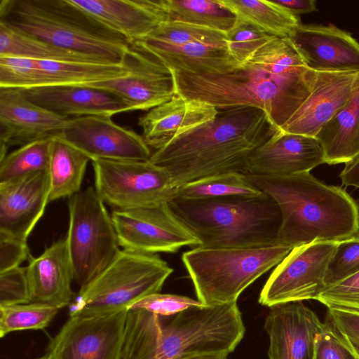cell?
<instances>
[{
    "label": "cell",
    "mask_w": 359,
    "mask_h": 359,
    "mask_svg": "<svg viewBox=\"0 0 359 359\" xmlns=\"http://www.w3.org/2000/svg\"><path fill=\"white\" fill-rule=\"evenodd\" d=\"M171 71L175 93L218 110L252 107L264 111L279 130L312 93L316 72L288 38L275 37L244 63L222 74Z\"/></svg>",
    "instance_id": "obj_1"
},
{
    "label": "cell",
    "mask_w": 359,
    "mask_h": 359,
    "mask_svg": "<svg viewBox=\"0 0 359 359\" xmlns=\"http://www.w3.org/2000/svg\"><path fill=\"white\" fill-rule=\"evenodd\" d=\"M278 131L259 108L221 109L214 119L155 151L149 161L165 169L176 187L222 173L246 175L255 151Z\"/></svg>",
    "instance_id": "obj_2"
},
{
    "label": "cell",
    "mask_w": 359,
    "mask_h": 359,
    "mask_svg": "<svg viewBox=\"0 0 359 359\" xmlns=\"http://www.w3.org/2000/svg\"><path fill=\"white\" fill-rule=\"evenodd\" d=\"M237 302L194 306L161 317L136 309L127 313L121 359H187L229 355L245 334Z\"/></svg>",
    "instance_id": "obj_3"
},
{
    "label": "cell",
    "mask_w": 359,
    "mask_h": 359,
    "mask_svg": "<svg viewBox=\"0 0 359 359\" xmlns=\"http://www.w3.org/2000/svg\"><path fill=\"white\" fill-rule=\"evenodd\" d=\"M245 175L279 208L278 245L292 249L315 241L339 242L359 233V205L340 187L310 172Z\"/></svg>",
    "instance_id": "obj_4"
},
{
    "label": "cell",
    "mask_w": 359,
    "mask_h": 359,
    "mask_svg": "<svg viewBox=\"0 0 359 359\" xmlns=\"http://www.w3.org/2000/svg\"><path fill=\"white\" fill-rule=\"evenodd\" d=\"M175 215L203 248H255L278 245L281 215L266 194L168 202Z\"/></svg>",
    "instance_id": "obj_5"
},
{
    "label": "cell",
    "mask_w": 359,
    "mask_h": 359,
    "mask_svg": "<svg viewBox=\"0 0 359 359\" xmlns=\"http://www.w3.org/2000/svg\"><path fill=\"white\" fill-rule=\"evenodd\" d=\"M0 21L55 46L122 63L130 44L67 0H1Z\"/></svg>",
    "instance_id": "obj_6"
},
{
    "label": "cell",
    "mask_w": 359,
    "mask_h": 359,
    "mask_svg": "<svg viewBox=\"0 0 359 359\" xmlns=\"http://www.w3.org/2000/svg\"><path fill=\"white\" fill-rule=\"evenodd\" d=\"M172 271L156 254L121 250L105 269L80 287L69 306V317L128 311L143 297L159 292Z\"/></svg>",
    "instance_id": "obj_7"
},
{
    "label": "cell",
    "mask_w": 359,
    "mask_h": 359,
    "mask_svg": "<svg viewBox=\"0 0 359 359\" xmlns=\"http://www.w3.org/2000/svg\"><path fill=\"white\" fill-rule=\"evenodd\" d=\"M292 248L275 245L255 248L196 247L182 255L197 299L204 305L237 302L254 281L277 266Z\"/></svg>",
    "instance_id": "obj_8"
},
{
    "label": "cell",
    "mask_w": 359,
    "mask_h": 359,
    "mask_svg": "<svg viewBox=\"0 0 359 359\" xmlns=\"http://www.w3.org/2000/svg\"><path fill=\"white\" fill-rule=\"evenodd\" d=\"M68 199L65 236L74 281L81 287L105 269L121 250L111 215L93 187Z\"/></svg>",
    "instance_id": "obj_9"
},
{
    "label": "cell",
    "mask_w": 359,
    "mask_h": 359,
    "mask_svg": "<svg viewBox=\"0 0 359 359\" xmlns=\"http://www.w3.org/2000/svg\"><path fill=\"white\" fill-rule=\"evenodd\" d=\"M95 189L114 210L168 202L177 187L168 172L149 161L94 160Z\"/></svg>",
    "instance_id": "obj_10"
},
{
    "label": "cell",
    "mask_w": 359,
    "mask_h": 359,
    "mask_svg": "<svg viewBox=\"0 0 359 359\" xmlns=\"http://www.w3.org/2000/svg\"><path fill=\"white\" fill-rule=\"evenodd\" d=\"M337 243L315 241L293 248L269 277L259 303L271 307L317 300L326 287V273Z\"/></svg>",
    "instance_id": "obj_11"
},
{
    "label": "cell",
    "mask_w": 359,
    "mask_h": 359,
    "mask_svg": "<svg viewBox=\"0 0 359 359\" xmlns=\"http://www.w3.org/2000/svg\"><path fill=\"white\" fill-rule=\"evenodd\" d=\"M123 250L156 254L175 252L182 247H198V240L175 215L168 202L111 213Z\"/></svg>",
    "instance_id": "obj_12"
},
{
    "label": "cell",
    "mask_w": 359,
    "mask_h": 359,
    "mask_svg": "<svg viewBox=\"0 0 359 359\" xmlns=\"http://www.w3.org/2000/svg\"><path fill=\"white\" fill-rule=\"evenodd\" d=\"M127 311L69 317L46 353L53 359H121Z\"/></svg>",
    "instance_id": "obj_13"
},
{
    "label": "cell",
    "mask_w": 359,
    "mask_h": 359,
    "mask_svg": "<svg viewBox=\"0 0 359 359\" xmlns=\"http://www.w3.org/2000/svg\"><path fill=\"white\" fill-rule=\"evenodd\" d=\"M122 62L128 69L125 76L85 86L114 94L128 111H149L176 95L171 71L138 44L129 46Z\"/></svg>",
    "instance_id": "obj_14"
},
{
    "label": "cell",
    "mask_w": 359,
    "mask_h": 359,
    "mask_svg": "<svg viewBox=\"0 0 359 359\" xmlns=\"http://www.w3.org/2000/svg\"><path fill=\"white\" fill-rule=\"evenodd\" d=\"M55 136L90 161H149L152 154L142 136L118 126L108 116L68 118Z\"/></svg>",
    "instance_id": "obj_15"
},
{
    "label": "cell",
    "mask_w": 359,
    "mask_h": 359,
    "mask_svg": "<svg viewBox=\"0 0 359 359\" xmlns=\"http://www.w3.org/2000/svg\"><path fill=\"white\" fill-rule=\"evenodd\" d=\"M306 65L323 72H358L359 43L329 24H299L287 37Z\"/></svg>",
    "instance_id": "obj_16"
},
{
    "label": "cell",
    "mask_w": 359,
    "mask_h": 359,
    "mask_svg": "<svg viewBox=\"0 0 359 359\" xmlns=\"http://www.w3.org/2000/svg\"><path fill=\"white\" fill-rule=\"evenodd\" d=\"M264 322L269 337V359H313L322 323L302 302L270 307Z\"/></svg>",
    "instance_id": "obj_17"
},
{
    "label": "cell",
    "mask_w": 359,
    "mask_h": 359,
    "mask_svg": "<svg viewBox=\"0 0 359 359\" xmlns=\"http://www.w3.org/2000/svg\"><path fill=\"white\" fill-rule=\"evenodd\" d=\"M130 45L140 42L166 20L162 0H67Z\"/></svg>",
    "instance_id": "obj_18"
},
{
    "label": "cell",
    "mask_w": 359,
    "mask_h": 359,
    "mask_svg": "<svg viewBox=\"0 0 359 359\" xmlns=\"http://www.w3.org/2000/svg\"><path fill=\"white\" fill-rule=\"evenodd\" d=\"M122 63L65 62L20 57L12 65L10 81L24 90L52 86H86L125 76Z\"/></svg>",
    "instance_id": "obj_19"
},
{
    "label": "cell",
    "mask_w": 359,
    "mask_h": 359,
    "mask_svg": "<svg viewBox=\"0 0 359 359\" xmlns=\"http://www.w3.org/2000/svg\"><path fill=\"white\" fill-rule=\"evenodd\" d=\"M67 119L32 102L20 89L0 88V160L9 147L55 136Z\"/></svg>",
    "instance_id": "obj_20"
},
{
    "label": "cell",
    "mask_w": 359,
    "mask_h": 359,
    "mask_svg": "<svg viewBox=\"0 0 359 359\" xmlns=\"http://www.w3.org/2000/svg\"><path fill=\"white\" fill-rule=\"evenodd\" d=\"M48 170L0 184V234L26 241L49 203Z\"/></svg>",
    "instance_id": "obj_21"
},
{
    "label": "cell",
    "mask_w": 359,
    "mask_h": 359,
    "mask_svg": "<svg viewBox=\"0 0 359 359\" xmlns=\"http://www.w3.org/2000/svg\"><path fill=\"white\" fill-rule=\"evenodd\" d=\"M358 81L359 72H316L312 93L279 130L315 137L348 101Z\"/></svg>",
    "instance_id": "obj_22"
},
{
    "label": "cell",
    "mask_w": 359,
    "mask_h": 359,
    "mask_svg": "<svg viewBox=\"0 0 359 359\" xmlns=\"http://www.w3.org/2000/svg\"><path fill=\"white\" fill-rule=\"evenodd\" d=\"M325 163L323 149L315 137L278 130L255 151L246 175H290L310 172Z\"/></svg>",
    "instance_id": "obj_23"
},
{
    "label": "cell",
    "mask_w": 359,
    "mask_h": 359,
    "mask_svg": "<svg viewBox=\"0 0 359 359\" xmlns=\"http://www.w3.org/2000/svg\"><path fill=\"white\" fill-rule=\"evenodd\" d=\"M218 111L211 104L176 94L140 116L137 123L145 143L156 151L182 134L214 119Z\"/></svg>",
    "instance_id": "obj_24"
},
{
    "label": "cell",
    "mask_w": 359,
    "mask_h": 359,
    "mask_svg": "<svg viewBox=\"0 0 359 359\" xmlns=\"http://www.w3.org/2000/svg\"><path fill=\"white\" fill-rule=\"evenodd\" d=\"M32 102L65 118L128 111L114 94L85 86H52L21 90Z\"/></svg>",
    "instance_id": "obj_25"
},
{
    "label": "cell",
    "mask_w": 359,
    "mask_h": 359,
    "mask_svg": "<svg viewBox=\"0 0 359 359\" xmlns=\"http://www.w3.org/2000/svg\"><path fill=\"white\" fill-rule=\"evenodd\" d=\"M26 272L32 302L60 309L73 301L74 273L66 236L53 243L39 257H32Z\"/></svg>",
    "instance_id": "obj_26"
},
{
    "label": "cell",
    "mask_w": 359,
    "mask_h": 359,
    "mask_svg": "<svg viewBox=\"0 0 359 359\" xmlns=\"http://www.w3.org/2000/svg\"><path fill=\"white\" fill-rule=\"evenodd\" d=\"M136 43L169 69L197 74H222L239 65L226 43L177 45L144 39Z\"/></svg>",
    "instance_id": "obj_27"
},
{
    "label": "cell",
    "mask_w": 359,
    "mask_h": 359,
    "mask_svg": "<svg viewBox=\"0 0 359 359\" xmlns=\"http://www.w3.org/2000/svg\"><path fill=\"white\" fill-rule=\"evenodd\" d=\"M330 165L359 156V81L348 101L316 135Z\"/></svg>",
    "instance_id": "obj_28"
},
{
    "label": "cell",
    "mask_w": 359,
    "mask_h": 359,
    "mask_svg": "<svg viewBox=\"0 0 359 359\" xmlns=\"http://www.w3.org/2000/svg\"><path fill=\"white\" fill-rule=\"evenodd\" d=\"M85 154L57 136L52 137L49 163V202L70 198L81 191L86 166Z\"/></svg>",
    "instance_id": "obj_29"
},
{
    "label": "cell",
    "mask_w": 359,
    "mask_h": 359,
    "mask_svg": "<svg viewBox=\"0 0 359 359\" xmlns=\"http://www.w3.org/2000/svg\"><path fill=\"white\" fill-rule=\"evenodd\" d=\"M0 57L65 62L111 63L26 34L0 21Z\"/></svg>",
    "instance_id": "obj_30"
},
{
    "label": "cell",
    "mask_w": 359,
    "mask_h": 359,
    "mask_svg": "<svg viewBox=\"0 0 359 359\" xmlns=\"http://www.w3.org/2000/svg\"><path fill=\"white\" fill-rule=\"evenodd\" d=\"M230 10L238 21L250 23L266 33L280 38H287L301 24L294 15L273 1L218 0Z\"/></svg>",
    "instance_id": "obj_31"
},
{
    "label": "cell",
    "mask_w": 359,
    "mask_h": 359,
    "mask_svg": "<svg viewBox=\"0 0 359 359\" xmlns=\"http://www.w3.org/2000/svg\"><path fill=\"white\" fill-rule=\"evenodd\" d=\"M165 21L189 23L227 32L236 16L218 0H162Z\"/></svg>",
    "instance_id": "obj_32"
},
{
    "label": "cell",
    "mask_w": 359,
    "mask_h": 359,
    "mask_svg": "<svg viewBox=\"0 0 359 359\" xmlns=\"http://www.w3.org/2000/svg\"><path fill=\"white\" fill-rule=\"evenodd\" d=\"M249 182L245 175L226 172L205 177L177 187L175 196L185 199L226 196L255 197L264 194Z\"/></svg>",
    "instance_id": "obj_33"
},
{
    "label": "cell",
    "mask_w": 359,
    "mask_h": 359,
    "mask_svg": "<svg viewBox=\"0 0 359 359\" xmlns=\"http://www.w3.org/2000/svg\"><path fill=\"white\" fill-rule=\"evenodd\" d=\"M52 137L20 146L0 160V184L48 170Z\"/></svg>",
    "instance_id": "obj_34"
},
{
    "label": "cell",
    "mask_w": 359,
    "mask_h": 359,
    "mask_svg": "<svg viewBox=\"0 0 359 359\" xmlns=\"http://www.w3.org/2000/svg\"><path fill=\"white\" fill-rule=\"evenodd\" d=\"M58 311L53 306L39 302L0 306V337L15 331L43 330Z\"/></svg>",
    "instance_id": "obj_35"
},
{
    "label": "cell",
    "mask_w": 359,
    "mask_h": 359,
    "mask_svg": "<svg viewBox=\"0 0 359 359\" xmlns=\"http://www.w3.org/2000/svg\"><path fill=\"white\" fill-rule=\"evenodd\" d=\"M145 39L177 45L190 43H226V33L189 23L165 21Z\"/></svg>",
    "instance_id": "obj_36"
},
{
    "label": "cell",
    "mask_w": 359,
    "mask_h": 359,
    "mask_svg": "<svg viewBox=\"0 0 359 359\" xmlns=\"http://www.w3.org/2000/svg\"><path fill=\"white\" fill-rule=\"evenodd\" d=\"M275 37L250 23L236 20L226 32V43L229 53L240 65Z\"/></svg>",
    "instance_id": "obj_37"
},
{
    "label": "cell",
    "mask_w": 359,
    "mask_h": 359,
    "mask_svg": "<svg viewBox=\"0 0 359 359\" xmlns=\"http://www.w3.org/2000/svg\"><path fill=\"white\" fill-rule=\"evenodd\" d=\"M358 272H359V233L337 243L326 273V287Z\"/></svg>",
    "instance_id": "obj_38"
},
{
    "label": "cell",
    "mask_w": 359,
    "mask_h": 359,
    "mask_svg": "<svg viewBox=\"0 0 359 359\" xmlns=\"http://www.w3.org/2000/svg\"><path fill=\"white\" fill-rule=\"evenodd\" d=\"M317 300L328 309L359 313V272L327 287Z\"/></svg>",
    "instance_id": "obj_39"
},
{
    "label": "cell",
    "mask_w": 359,
    "mask_h": 359,
    "mask_svg": "<svg viewBox=\"0 0 359 359\" xmlns=\"http://www.w3.org/2000/svg\"><path fill=\"white\" fill-rule=\"evenodd\" d=\"M313 359H359V355L330 323H324L315 340Z\"/></svg>",
    "instance_id": "obj_40"
},
{
    "label": "cell",
    "mask_w": 359,
    "mask_h": 359,
    "mask_svg": "<svg viewBox=\"0 0 359 359\" xmlns=\"http://www.w3.org/2000/svg\"><path fill=\"white\" fill-rule=\"evenodd\" d=\"M203 305L199 300L189 297L156 292L140 299L128 310L141 309L161 317H170L191 307Z\"/></svg>",
    "instance_id": "obj_41"
},
{
    "label": "cell",
    "mask_w": 359,
    "mask_h": 359,
    "mask_svg": "<svg viewBox=\"0 0 359 359\" xmlns=\"http://www.w3.org/2000/svg\"><path fill=\"white\" fill-rule=\"evenodd\" d=\"M32 302L26 267L18 266L0 273V306Z\"/></svg>",
    "instance_id": "obj_42"
},
{
    "label": "cell",
    "mask_w": 359,
    "mask_h": 359,
    "mask_svg": "<svg viewBox=\"0 0 359 359\" xmlns=\"http://www.w3.org/2000/svg\"><path fill=\"white\" fill-rule=\"evenodd\" d=\"M32 258L26 241L0 234V273Z\"/></svg>",
    "instance_id": "obj_43"
},
{
    "label": "cell",
    "mask_w": 359,
    "mask_h": 359,
    "mask_svg": "<svg viewBox=\"0 0 359 359\" xmlns=\"http://www.w3.org/2000/svg\"><path fill=\"white\" fill-rule=\"evenodd\" d=\"M330 322L359 355V313L329 309Z\"/></svg>",
    "instance_id": "obj_44"
},
{
    "label": "cell",
    "mask_w": 359,
    "mask_h": 359,
    "mask_svg": "<svg viewBox=\"0 0 359 359\" xmlns=\"http://www.w3.org/2000/svg\"><path fill=\"white\" fill-rule=\"evenodd\" d=\"M277 5L294 15L310 13L317 10L315 0H273Z\"/></svg>",
    "instance_id": "obj_45"
},
{
    "label": "cell",
    "mask_w": 359,
    "mask_h": 359,
    "mask_svg": "<svg viewBox=\"0 0 359 359\" xmlns=\"http://www.w3.org/2000/svg\"><path fill=\"white\" fill-rule=\"evenodd\" d=\"M339 177L344 186L359 188V156L345 163Z\"/></svg>",
    "instance_id": "obj_46"
},
{
    "label": "cell",
    "mask_w": 359,
    "mask_h": 359,
    "mask_svg": "<svg viewBox=\"0 0 359 359\" xmlns=\"http://www.w3.org/2000/svg\"><path fill=\"white\" fill-rule=\"evenodd\" d=\"M227 355L225 354H208L191 357L187 359H226Z\"/></svg>",
    "instance_id": "obj_47"
},
{
    "label": "cell",
    "mask_w": 359,
    "mask_h": 359,
    "mask_svg": "<svg viewBox=\"0 0 359 359\" xmlns=\"http://www.w3.org/2000/svg\"><path fill=\"white\" fill-rule=\"evenodd\" d=\"M36 359H53V358L50 355L46 353L44 355Z\"/></svg>",
    "instance_id": "obj_48"
}]
</instances>
